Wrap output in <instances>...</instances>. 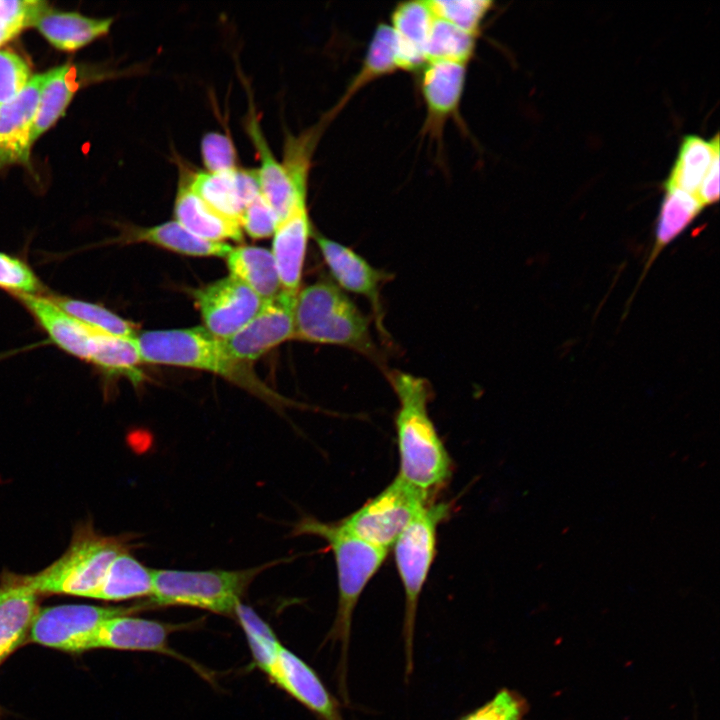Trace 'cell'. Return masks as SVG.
Here are the masks:
<instances>
[{"label":"cell","mask_w":720,"mask_h":720,"mask_svg":"<svg viewBox=\"0 0 720 720\" xmlns=\"http://www.w3.org/2000/svg\"><path fill=\"white\" fill-rule=\"evenodd\" d=\"M387 378L397 396L395 417L400 470L398 476L431 495L451 475V460L428 412L429 382L403 371Z\"/></svg>","instance_id":"cell-1"},{"label":"cell","mask_w":720,"mask_h":720,"mask_svg":"<svg viewBox=\"0 0 720 720\" xmlns=\"http://www.w3.org/2000/svg\"><path fill=\"white\" fill-rule=\"evenodd\" d=\"M294 535H312L325 540L330 547L337 569L338 602L328 640L339 643L341 652L337 675L341 697L349 703L347 664L354 610L371 578L385 561L387 552L353 536L340 525L302 518L293 528Z\"/></svg>","instance_id":"cell-2"},{"label":"cell","mask_w":720,"mask_h":720,"mask_svg":"<svg viewBox=\"0 0 720 720\" xmlns=\"http://www.w3.org/2000/svg\"><path fill=\"white\" fill-rule=\"evenodd\" d=\"M135 343L142 363L174 365L216 373L274 407L289 404L287 399L259 381L248 369V363L232 359L222 339L203 327L146 331L136 335Z\"/></svg>","instance_id":"cell-3"},{"label":"cell","mask_w":720,"mask_h":720,"mask_svg":"<svg viewBox=\"0 0 720 720\" xmlns=\"http://www.w3.org/2000/svg\"><path fill=\"white\" fill-rule=\"evenodd\" d=\"M294 339L341 346L380 363L370 320L333 281L318 280L299 290L294 306Z\"/></svg>","instance_id":"cell-4"},{"label":"cell","mask_w":720,"mask_h":720,"mask_svg":"<svg viewBox=\"0 0 720 720\" xmlns=\"http://www.w3.org/2000/svg\"><path fill=\"white\" fill-rule=\"evenodd\" d=\"M125 551L128 547L121 538L100 535L90 524H82L61 557L25 579L38 594L96 598L110 565Z\"/></svg>","instance_id":"cell-5"},{"label":"cell","mask_w":720,"mask_h":720,"mask_svg":"<svg viewBox=\"0 0 720 720\" xmlns=\"http://www.w3.org/2000/svg\"><path fill=\"white\" fill-rule=\"evenodd\" d=\"M270 562L242 570L154 569L151 606L187 605L223 615H234L236 606L255 577Z\"/></svg>","instance_id":"cell-6"},{"label":"cell","mask_w":720,"mask_h":720,"mask_svg":"<svg viewBox=\"0 0 720 720\" xmlns=\"http://www.w3.org/2000/svg\"><path fill=\"white\" fill-rule=\"evenodd\" d=\"M449 504H427L396 540L394 555L405 593L402 636L405 651V674L413 671V648L418 602L428 577L436 548L437 527L447 518Z\"/></svg>","instance_id":"cell-7"},{"label":"cell","mask_w":720,"mask_h":720,"mask_svg":"<svg viewBox=\"0 0 720 720\" xmlns=\"http://www.w3.org/2000/svg\"><path fill=\"white\" fill-rule=\"evenodd\" d=\"M429 497L397 476L380 493L337 523L353 536L388 551L428 504Z\"/></svg>","instance_id":"cell-8"},{"label":"cell","mask_w":720,"mask_h":720,"mask_svg":"<svg viewBox=\"0 0 720 720\" xmlns=\"http://www.w3.org/2000/svg\"><path fill=\"white\" fill-rule=\"evenodd\" d=\"M145 607L148 605L100 607L68 604L45 607L38 609L29 636L33 642L46 647L83 652L94 649L96 635L107 619L131 614Z\"/></svg>","instance_id":"cell-9"},{"label":"cell","mask_w":720,"mask_h":720,"mask_svg":"<svg viewBox=\"0 0 720 720\" xmlns=\"http://www.w3.org/2000/svg\"><path fill=\"white\" fill-rule=\"evenodd\" d=\"M297 293L281 291L263 301L259 311L239 331L222 339L228 355L248 363L280 343L294 339V306Z\"/></svg>","instance_id":"cell-10"},{"label":"cell","mask_w":720,"mask_h":720,"mask_svg":"<svg viewBox=\"0 0 720 720\" xmlns=\"http://www.w3.org/2000/svg\"><path fill=\"white\" fill-rule=\"evenodd\" d=\"M312 234L333 282L344 292L360 295L369 301L378 331L382 337L388 338L384 327L381 288L392 279V275L372 266L352 248L318 232Z\"/></svg>","instance_id":"cell-11"},{"label":"cell","mask_w":720,"mask_h":720,"mask_svg":"<svg viewBox=\"0 0 720 720\" xmlns=\"http://www.w3.org/2000/svg\"><path fill=\"white\" fill-rule=\"evenodd\" d=\"M205 329L219 339L239 331L259 311L263 300L229 276L194 291Z\"/></svg>","instance_id":"cell-12"},{"label":"cell","mask_w":720,"mask_h":720,"mask_svg":"<svg viewBox=\"0 0 720 720\" xmlns=\"http://www.w3.org/2000/svg\"><path fill=\"white\" fill-rule=\"evenodd\" d=\"M420 70V90L426 110L422 135L440 147L447 122L459 111L467 64L434 61L425 63Z\"/></svg>","instance_id":"cell-13"},{"label":"cell","mask_w":720,"mask_h":720,"mask_svg":"<svg viewBox=\"0 0 720 720\" xmlns=\"http://www.w3.org/2000/svg\"><path fill=\"white\" fill-rule=\"evenodd\" d=\"M14 296L56 346L74 357L92 363L108 333L77 320L49 298L38 295Z\"/></svg>","instance_id":"cell-14"},{"label":"cell","mask_w":720,"mask_h":720,"mask_svg":"<svg viewBox=\"0 0 720 720\" xmlns=\"http://www.w3.org/2000/svg\"><path fill=\"white\" fill-rule=\"evenodd\" d=\"M268 676L320 720H345L340 703L315 670L283 645Z\"/></svg>","instance_id":"cell-15"},{"label":"cell","mask_w":720,"mask_h":720,"mask_svg":"<svg viewBox=\"0 0 720 720\" xmlns=\"http://www.w3.org/2000/svg\"><path fill=\"white\" fill-rule=\"evenodd\" d=\"M48 72L31 77L22 91L0 106V169L29 160L31 130Z\"/></svg>","instance_id":"cell-16"},{"label":"cell","mask_w":720,"mask_h":720,"mask_svg":"<svg viewBox=\"0 0 720 720\" xmlns=\"http://www.w3.org/2000/svg\"><path fill=\"white\" fill-rule=\"evenodd\" d=\"M191 188L207 204L236 220L249 202L260 194L256 169L237 167L224 172L193 170L187 166Z\"/></svg>","instance_id":"cell-17"},{"label":"cell","mask_w":720,"mask_h":720,"mask_svg":"<svg viewBox=\"0 0 720 720\" xmlns=\"http://www.w3.org/2000/svg\"><path fill=\"white\" fill-rule=\"evenodd\" d=\"M178 185L174 202L175 221L193 235L212 242L243 240L240 224L207 204L191 188L187 166L177 159Z\"/></svg>","instance_id":"cell-18"},{"label":"cell","mask_w":720,"mask_h":720,"mask_svg":"<svg viewBox=\"0 0 720 720\" xmlns=\"http://www.w3.org/2000/svg\"><path fill=\"white\" fill-rule=\"evenodd\" d=\"M245 129L260 160L257 170L260 193L276 215L278 223L285 219L296 205L306 203L293 188L282 163L277 160L264 137L255 109L250 102ZM277 223V224H278Z\"/></svg>","instance_id":"cell-19"},{"label":"cell","mask_w":720,"mask_h":720,"mask_svg":"<svg viewBox=\"0 0 720 720\" xmlns=\"http://www.w3.org/2000/svg\"><path fill=\"white\" fill-rule=\"evenodd\" d=\"M312 232L306 203L295 206L275 228L271 253L283 291L298 293L300 290L307 243Z\"/></svg>","instance_id":"cell-20"},{"label":"cell","mask_w":720,"mask_h":720,"mask_svg":"<svg viewBox=\"0 0 720 720\" xmlns=\"http://www.w3.org/2000/svg\"><path fill=\"white\" fill-rule=\"evenodd\" d=\"M185 627L123 614L107 619L100 627L94 649L150 651L176 655L168 646L169 635Z\"/></svg>","instance_id":"cell-21"},{"label":"cell","mask_w":720,"mask_h":720,"mask_svg":"<svg viewBox=\"0 0 720 720\" xmlns=\"http://www.w3.org/2000/svg\"><path fill=\"white\" fill-rule=\"evenodd\" d=\"M390 19L398 69L420 70L426 63V45L434 21L428 1L400 2Z\"/></svg>","instance_id":"cell-22"},{"label":"cell","mask_w":720,"mask_h":720,"mask_svg":"<svg viewBox=\"0 0 720 720\" xmlns=\"http://www.w3.org/2000/svg\"><path fill=\"white\" fill-rule=\"evenodd\" d=\"M38 593L25 576L7 573L0 584V663L23 641L38 611Z\"/></svg>","instance_id":"cell-23"},{"label":"cell","mask_w":720,"mask_h":720,"mask_svg":"<svg viewBox=\"0 0 720 720\" xmlns=\"http://www.w3.org/2000/svg\"><path fill=\"white\" fill-rule=\"evenodd\" d=\"M398 70L391 27L386 23H379L373 32L359 70L326 115L333 120L367 85Z\"/></svg>","instance_id":"cell-24"},{"label":"cell","mask_w":720,"mask_h":720,"mask_svg":"<svg viewBox=\"0 0 720 720\" xmlns=\"http://www.w3.org/2000/svg\"><path fill=\"white\" fill-rule=\"evenodd\" d=\"M112 22V18L95 19L77 13L48 10L34 26L57 49L74 51L106 35Z\"/></svg>","instance_id":"cell-25"},{"label":"cell","mask_w":720,"mask_h":720,"mask_svg":"<svg viewBox=\"0 0 720 720\" xmlns=\"http://www.w3.org/2000/svg\"><path fill=\"white\" fill-rule=\"evenodd\" d=\"M230 275L240 280L263 301L281 291L278 271L272 253L256 246L232 247L225 257Z\"/></svg>","instance_id":"cell-26"},{"label":"cell","mask_w":720,"mask_h":720,"mask_svg":"<svg viewBox=\"0 0 720 720\" xmlns=\"http://www.w3.org/2000/svg\"><path fill=\"white\" fill-rule=\"evenodd\" d=\"M125 240L149 243L173 252L197 257H223L232 247L224 242H212L199 238L184 229L176 221H168L151 227L134 228Z\"/></svg>","instance_id":"cell-27"},{"label":"cell","mask_w":720,"mask_h":720,"mask_svg":"<svg viewBox=\"0 0 720 720\" xmlns=\"http://www.w3.org/2000/svg\"><path fill=\"white\" fill-rule=\"evenodd\" d=\"M717 152L718 134L709 141L697 135H686L682 139L678 156L664 187H674L696 195Z\"/></svg>","instance_id":"cell-28"},{"label":"cell","mask_w":720,"mask_h":720,"mask_svg":"<svg viewBox=\"0 0 720 720\" xmlns=\"http://www.w3.org/2000/svg\"><path fill=\"white\" fill-rule=\"evenodd\" d=\"M703 208L696 195L678 188L665 187V196L657 218L655 244L644 274L662 249L677 238Z\"/></svg>","instance_id":"cell-29"},{"label":"cell","mask_w":720,"mask_h":720,"mask_svg":"<svg viewBox=\"0 0 720 720\" xmlns=\"http://www.w3.org/2000/svg\"><path fill=\"white\" fill-rule=\"evenodd\" d=\"M154 569L148 568L128 551L121 553L110 565L95 599L119 601L150 597Z\"/></svg>","instance_id":"cell-30"},{"label":"cell","mask_w":720,"mask_h":720,"mask_svg":"<svg viewBox=\"0 0 720 720\" xmlns=\"http://www.w3.org/2000/svg\"><path fill=\"white\" fill-rule=\"evenodd\" d=\"M331 121L324 114L313 126L297 135L286 133L281 161L295 191L307 197L308 179L312 167L315 148Z\"/></svg>","instance_id":"cell-31"},{"label":"cell","mask_w":720,"mask_h":720,"mask_svg":"<svg viewBox=\"0 0 720 720\" xmlns=\"http://www.w3.org/2000/svg\"><path fill=\"white\" fill-rule=\"evenodd\" d=\"M70 67L62 65L48 71V78L42 89L31 130V143L63 116L74 95V88L68 79Z\"/></svg>","instance_id":"cell-32"},{"label":"cell","mask_w":720,"mask_h":720,"mask_svg":"<svg viewBox=\"0 0 720 720\" xmlns=\"http://www.w3.org/2000/svg\"><path fill=\"white\" fill-rule=\"evenodd\" d=\"M135 338L107 335L92 363L108 378L125 377L138 386L144 380Z\"/></svg>","instance_id":"cell-33"},{"label":"cell","mask_w":720,"mask_h":720,"mask_svg":"<svg viewBox=\"0 0 720 720\" xmlns=\"http://www.w3.org/2000/svg\"><path fill=\"white\" fill-rule=\"evenodd\" d=\"M476 39V36L434 17L426 45V63L449 61L468 65L474 55Z\"/></svg>","instance_id":"cell-34"},{"label":"cell","mask_w":720,"mask_h":720,"mask_svg":"<svg viewBox=\"0 0 720 720\" xmlns=\"http://www.w3.org/2000/svg\"><path fill=\"white\" fill-rule=\"evenodd\" d=\"M234 616L245 632L256 665L268 675L282 644L270 626L251 607L240 602Z\"/></svg>","instance_id":"cell-35"},{"label":"cell","mask_w":720,"mask_h":720,"mask_svg":"<svg viewBox=\"0 0 720 720\" xmlns=\"http://www.w3.org/2000/svg\"><path fill=\"white\" fill-rule=\"evenodd\" d=\"M60 309L77 320L105 333L135 338V325L102 305L63 296L48 297Z\"/></svg>","instance_id":"cell-36"},{"label":"cell","mask_w":720,"mask_h":720,"mask_svg":"<svg viewBox=\"0 0 720 720\" xmlns=\"http://www.w3.org/2000/svg\"><path fill=\"white\" fill-rule=\"evenodd\" d=\"M428 4L435 18L478 37L494 3L488 0H429Z\"/></svg>","instance_id":"cell-37"},{"label":"cell","mask_w":720,"mask_h":720,"mask_svg":"<svg viewBox=\"0 0 720 720\" xmlns=\"http://www.w3.org/2000/svg\"><path fill=\"white\" fill-rule=\"evenodd\" d=\"M528 709L529 705L522 695L503 688L483 705L457 720H523Z\"/></svg>","instance_id":"cell-38"},{"label":"cell","mask_w":720,"mask_h":720,"mask_svg":"<svg viewBox=\"0 0 720 720\" xmlns=\"http://www.w3.org/2000/svg\"><path fill=\"white\" fill-rule=\"evenodd\" d=\"M0 288L14 295H37L42 284L26 262L0 251Z\"/></svg>","instance_id":"cell-39"},{"label":"cell","mask_w":720,"mask_h":720,"mask_svg":"<svg viewBox=\"0 0 720 720\" xmlns=\"http://www.w3.org/2000/svg\"><path fill=\"white\" fill-rule=\"evenodd\" d=\"M201 157L208 172H224L238 167V156L230 136L208 132L201 139Z\"/></svg>","instance_id":"cell-40"},{"label":"cell","mask_w":720,"mask_h":720,"mask_svg":"<svg viewBox=\"0 0 720 720\" xmlns=\"http://www.w3.org/2000/svg\"><path fill=\"white\" fill-rule=\"evenodd\" d=\"M30 79V68L20 56L0 50V106L16 97Z\"/></svg>","instance_id":"cell-41"},{"label":"cell","mask_w":720,"mask_h":720,"mask_svg":"<svg viewBox=\"0 0 720 720\" xmlns=\"http://www.w3.org/2000/svg\"><path fill=\"white\" fill-rule=\"evenodd\" d=\"M239 222L251 238L262 239L274 234L278 220L260 193L244 208Z\"/></svg>","instance_id":"cell-42"},{"label":"cell","mask_w":720,"mask_h":720,"mask_svg":"<svg viewBox=\"0 0 720 720\" xmlns=\"http://www.w3.org/2000/svg\"><path fill=\"white\" fill-rule=\"evenodd\" d=\"M703 207L711 205L719 199V152H717L696 193Z\"/></svg>","instance_id":"cell-43"},{"label":"cell","mask_w":720,"mask_h":720,"mask_svg":"<svg viewBox=\"0 0 720 720\" xmlns=\"http://www.w3.org/2000/svg\"><path fill=\"white\" fill-rule=\"evenodd\" d=\"M23 27L0 22V46L20 33Z\"/></svg>","instance_id":"cell-44"}]
</instances>
